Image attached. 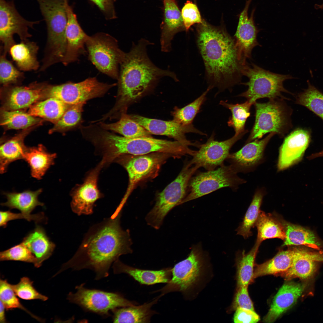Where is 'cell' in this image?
I'll return each instance as SVG.
<instances>
[{"label":"cell","instance_id":"cell-15","mask_svg":"<svg viewBox=\"0 0 323 323\" xmlns=\"http://www.w3.org/2000/svg\"><path fill=\"white\" fill-rule=\"evenodd\" d=\"M248 132L235 135L225 140H214L213 133L207 141L199 145V150L196 151L192 159L188 162L191 165L203 167L208 170H213L223 164L229 154L230 150L234 144Z\"/></svg>","mask_w":323,"mask_h":323},{"label":"cell","instance_id":"cell-21","mask_svg":"<svg viewBox=\"0 0 323 323\" xmlns=\"http://www.w3.org/2000/svg\"><path fill=\"white\" fill-rule=\"evenodd\" d=\"M310 140L309 132L302 129L294 130L287 137L280 149L278 170H284L298 161L307 148Z\"/></svg>","mask_w":323,"mask_h":323},{"label":"cell","instance_id":"cell-55","mask_svg":"<svg viewBox=\"0 0 323 323\" xmlns=\"http://www.w3.org/2000/svg\"><path fill=\"white\" fill-rule=\"evenodd\" d=\"M5 310L6 308L1 301L0 303V322L4 323L6 322L5 317Z\"/></svg>","mask_w":323,"mask_h":323},{"label":"cell","instance_id":"cell-11","mask_svg":"<svg viewBox=\"0 0 323 323\" xmlns=\"http://www.w3.org/2000/svg\"><path fill=\"white\" fill-rule=\"evenodd\" d=\"M84 285L83 283L76 286V292H70L67 299L86 311L107 317L110 315V311L117 308L134 305L117 293L88 289Z\"/></svg>","mask_w":323,"mask_h":323},{"label":"cell","instance_id":"cell-17","mask_svg":"<svg viewBox=\"0 0 323 323\" xmlns=\"http://www.w3.org/2000/svg\"><path fill=\"white\" fill-rule=\"evenodd\" d=\"M131 118L142 126L151 134L166 136L188 146L199 147V144L188 140L185 135L192 132L202 135L206 134L195 128L193 124L182 125L174 119L169 121L152 119L138 115H130Z\"/></svg>","mask_w":323,"mask_h":323},{"label":"cell","instance_id":"cell-33","mask_svg":"<svg viewBox=\"0 0 323 323\" xmlns=\"http://www.w3.org/2000/svg\"><path fill=\"white\" fill-rule=\"evenodd\" d=\"M70 106L55 97L38 101L29 108L28 113L55 124Z\"/></svg>","mask_w":323,"mask_h":323},{"label":"cell","instance_id":"cell-42","mask_svg":"<svg viewBox=\"0 0 323 323\" xmlns=\"http://www.w3.org/2000/svg\"><path fill=\"white\" fill-rule=\"evenodd\" d=\"M260 245L256 242L248 253L246 254L244 251L243 252L238 264L237 282L238 286H248L253 280L254 262Z\"/></svg>","mask_w":323,"mask_h":323},{"label":"cell","instance_id":"cell-29","mask_svg":"<svg viewBox=\"0 0 323 323\" xmlns=\"http://www.w3.org/2000/svg\"><path fill=\"white\" fill-rule=\"evenodd\" d=\"M292 249L293 257L291 266L278 275L287 280L295 278L304 279L310 277L316 271V262L307 255L305 249L297 247Z\"/></svg>","mask_w":323,"mask_h":323},{"label":"cell","instance_id":"cell-48","mask_svg":"<svg viewBox=\"0 0 323 323\" xmlns=\"http://www.w3.org/2000/svg\"><path fill=\"white\" fill-rule=\"evenodd\" d=\"M12 286L16 295L22 299H37L45 301L48 299L47 296L40 293L35 289L33 282L27 277L21 278L18 283Z\"/></svg>","mask_w":323,"mask_h":323},{"label":"cell","instance_id":"cell-19","mask_svg":"<svg viewBox=\"0 0 323 323\" xmlns=\"http://www.w3.org/2000/svg\"><path fill=\"white\" fill-rule=\"evenodd\" d=\"M252 0H247L245 7L240 14L234 39L240 58L246 62L247 58L251 57L252 49L259 45L257 36L259 30L255 26L254 20L255 9H253L249 17L248 10Z\"/></svg>","mask_w":323,"mask_h":323},{"label":"cell","instance_id":"cell-41","mask_svg":"<svg viewBox=\"0 0 323 323\" xmlns=\"http://www.w3.org/2000/svg\"><path fill=\"white\" fill-rule=\"evenodd\" d=\"M307 88L299 94L296 103L311 111L323 120V94L307 81Z\"/></svg>","mask_w":323,"mask_h":323},{"label":"cell","instance_id":"cell-26","mask_svg":"<svg viewBox=\"0 0 323 323\" xmlns=\"http://www.w3.org/2000/svg\"><path fill=\"white\" fill-rule=\"evenodd\" d=\"M22 242L36 258V268L40 267L51 256L55 247L44 229L38 225L24 238Z\"/></svg>","mask_w":323,"mask_h":323},{"label":"cell","instance_id":"cell-52","mask_svg":"<svg viewBox=\"0 0 323 323\" xmlns=\"http://www.w3.org/2000/svg\"><path fill=\"white\" fill-rule=\"evenodd\" d=\"M248 286H239L233 304L234 309L240 307L254 310L253 305L248 292Z\"/></svg>","mask_w":323,"mask_h":323},{"label":"cell","instance_id":"cell-32","mask_svg":"<svg viewBox=\"0 0 323 323\" xmlns=\"http://www.w3.org/2000/svg\"><path fill=\"white\" fill-rule=\"evenodd\" d=\"M42 192V189H40L35 191L28 190L21 192H4L3 194L7 201L1 205L10 209H18L22 213L30 214L36 206H44V204L38 198Z\"/></svg>","mask_w":323,"mask_h":323},{"label":"cell","instance_id":"cell-10","mask_svg":"<svg viewBox=\"0 0 323 323\" xmlns=\"http://www.w3.org/2000/svg\"><path fill=\"white\" fill-rule=\"evenodd\" d=\"M238 172L232 164H223L216 169L198 173L190 179L188 188L189 193L180 205L222 188H237L243 182L237 176Z\"/></svg>","mask_w":323,"mask_h":323},{"label":"cell","instance_id":"cell-46","mask_svg":"<svg viewBox=\"0 0 323 323\" xmlns=\"http://www.w3.org/2000/svg\"><path fill=\"white\" fill-rule=\"evenodd\" d=\"M12 287V284L6 280H0V301L4 306L6 310L18 308L26 312L31 317L40 322L43 321L40 318L36 316L27 310L20 302Z\"/></svg>","mask_w":323,"mask_h":323},{"label":"cell","instance_id":"cell-37","mask_svg":"<svg viewBox=\"0 0 323 323\" xmlns=\"http://www.w3.org/2000/svg\"><path fill=\"white\" fill-rule=\"evenodd\" d=\"M258 230L256 243L260 244L263 240L278 238L284 240L285 234L284 227L280 220L270 214L260 211L256 223Z\"/></svg>","mask_w":323,"mask_h":323},{"label":"cell","instance_id":"cell-39","mask_svg":"<svg viewBox=\"0 0 323 323\" xmlns=\"http://www.w3.org/2000/svg\"><path fill=\"white\" fill-rule=\"evenodd\" d=\"M42 120L20 110L5 109L1 113L0 124L8 129H25L40 124Z\"/></svg>","mask_w":323,"mask_h":323},{"label":"cell","instance_id":"cell-24","mask_svg":"<svg viewBox=\"0 0 323 323\" xmlns=\"http://www.w3.org/2000/svg\"><path fill=\"white\" fill-rule=\"evenodd\" d=\"M45 85L34 84L29 86H16L9 90L5 106L10 110L30 107L45 97Z\"/></svg>","mask_w":323,"mask_h":323},{"label":"cell","instance_id":"cell-12","mask_svg":"<svg viewBox=\"0 0 323 323\" xmlns=\"http://www.w3.org/2000/svg\"><path fill=\"white\" fill-rule=\"evenodd\" d=\"M116 85V83L109 84L100 82L96 77H89L78 83L46 85L45 96L46 98H56L71 106L100 97Z\"/></svg>","mask_w":323,"mask_h":323},{"label":"cell","instance_id":"cell-1","mask_svg":"<svg viewBox=\"0 0 323 323\" xmlns=\"http://www.w3.org/2000/svg\"><path fill=\"white\" fill-rule=\"evenodd\" d=\"M121 211L92 226L74 256L55 275L71 268L93 270L96 280L107 277L112 263L121 255L132 252L129 230H123L121 226Z\"/></svg>","mask_w":323,"mask_h":323},{"label":"cell","instance_id":"cell-20","mask_svg":"<svg viewBox=\"0 0 323 323\" xmlns=\"http://www.w3.org/2000/svg\"><path fill=\"white\" fill-rule=\"evenodd\" d=\"M65 5L67 16V47L62 63L66 65L77 61L81 55L87 52L85 46L89 36L82 29L68 1L65 2Z\"/></svg>","mask_w":323,"mask_h":323},{"label":"cell","instance_id":"cell-54","mask_svg":"<svg viewBox=\"0 0 323 323\" xmlns=\"http://www.w3.org/2000/svg\"><path fill=\"white\" fill-rule=\"evenodd\" d=\"M99 8L107 19L116 18L114 3L115 0H90Z\"/></svg>","mask_w":323,"mask_h":323},{"label":"cell","instance_id":"cell-13","mask_svg":"<svg viewBox=\"0 0 323 323\" xmlns=\"http://www.w3.org/2000/svg\"><path fill=\"white\" fill-rule=\"evenodd\" d=\"M170 154L160 153L133 156L125 155L115 160L127 170L129 182L127 191L121 203L124 204L136 186L141 182L156 176L161 166Z\"/></svg>","mask_w":323,"mask_h":323},{"label":"cell","instance_id":"cell-27","mask_svg":"<svg viewBox=\"0 0 323 323\" xmlns=\"http://www.w3.org/2000/svg\"><path fill=\"white\" fill-rule=\"evenodd\" d=\"M115 274H127L139 283L150 285L159 283H168L170 280V271L143 270L127 265L119 259L113 263L112 266Z\"/></svg>","mask_w":323,"mask_h":323},{"label":"cell","instance_id":"cell-14","mask_svg":"<svg viewBox=\"0 0 323 323\" xmlns=\"http://www.w3.org/2000/svg\"><path fill=\"white\" fill-rule=\"evenodd\" d=\"M41 21H31L22 17L16 9L14 0H0V40L2 46L1 51L7 54L15 44L13 36L17 34L21 41L28 40L31 35L29 28H33Z\"/></svg>","mask_w":323,"mask_h":323},{"label":"cell","instance_id":"cell-47","mask_svg":"<svg viewBox=\"0 0 323 323\" xmlns=\"http://www.w3.org/2000/svg\"><path fill=\"white\" fill-rule=\"evenodd\" d=\"M1 261L13 260L33 263L36 267L37 260L36 258L24 243L15 246L0 253Z\"/></svg>","mask_w":323,"mask_h":323},{"label":"cell","instance_id":"cell-43","mask_svg":"<svg viewBox=\"0 0 323 323\" xmlns=\"http://www.w3.org/2000/svg\"><path fill=\"white\" fill-rule=\"evenodd\" d=\"M263 194L261 191L259 190L256 192L243 221L237 229V234L242 236L245 238H247L252 234L251 230L255 225L258 218Z\"/></svg>","mask_w":323,"mask_h":323},{"label":"cell","instance_id":"cell-6","mask_svg":"<svg viewBox=\"0 0 323 323\" xmlns=\"http://www.w3.org/2000/svg\"><path fill=\"white\" fill-rule=\"evenodd\" d=\"M198 168L187 162L176 178L158 194L154 206L145 217L148 225L156 229L161 227L167 214L186 197L190 179Z\"/></svg>","mask_w":323,"mask_h":323},{"label":"cell","instance_id":"cell-3","mask_svg":"<svg viewBox=\"0 0 323 323\" xmlns=\"http://www.w3.org/2000/svg\"><path fill=\"white\" fill-rule=\"evenodd\" d=\"M153 44L141 38L135 44L132 43L129 52L120 65L117 100L108 112L115 117L126 111L128 106L151 88L160 79L169 77L177 81L175 73L169 69H161L155 65L148 57L147 47Z\"/></svg>","mask_w":323,"mask_h":323},{"label":"cell","instance_id":"cell-38","mask_svg":"<svg viewBox=\"0 0 323 323\" xmlns=\"http://www.w3.org/2000/svg\"><path fill=\"white\" fill-rule=\"evenodd\" d=\"M24 135H19L3 143L0 148V171L1 173L5 172L11 163L15 161L24 159L25 154L28 148L24 144Z\"/></svg>","mask_w":323,"mask_h":323},{"label":"cell","instance_id":"cell-8","mask_svg":"<svg viewBox=\"0 0 323 323\" xmlns=\"http://www.w3.org/2000/svg\"><path fill=\"white\" fill-rule=\"evenodd\" d=\"M86 46L89 60L100 72L117 80L119 66L126 53L119 47L117 41L109 34L99 33L90 36Z\"/></svg>","mask_w":323,"mask_h":323},{"label":"cell","instance_id":"cell-25","mask_svg":"<svg viewBox=\"0 0 323 323\" xmlns=\"http://www.w3.org/2000/svg\"><path fill=\"white\" fill-rule=\"evenodd\" d=\"M275 134L270 133L263 139L249 143L238 151L230 154L226 159L239 171L242 167L252 166L261 159L264 149Z\"/></svg>","mask_w":323,"mask_h":323},{"label":"cell","instance_id":"cell-18","mask_svg":"<svg viewBox=\"0 0 323 323\" xmlns=\"http://www.w3.org/2000/svg\"><path fill=\"white\" fill-rule=\"evenodd\" d=\"M201 249L199 245L193 247L188 257L174 266L171 270L172 278L164 287L165 292L176 288L180 290H185L195 281L200 271Z\"/></svg>","mask_w":323,"mask_h":323},{"label":"cell","instance_id":"cell-9","mask_svg":"<svg viewBox=\"0 0 323 323\" xmlns=\"http://www.w3.org/2000/svg\"><path fill=\"white\" fill-rule=\"evenodd\" d=\"M47 27L45 50L54 56L63 54L67 47V16L64 0H36Z\"/></svg>","mask_w":323,"mask_h":323},{"label":"cell","instance_id":"cell-45","mask_svg":"<svg viewBox=\"0 0 323 323\" xmlns=\"http://www.w3.org/2000/svg\"><path fill=\"white\" fill-rule=\"evenodd\" d=\"M86 102L70 106L50 129V133L67 130L76 126L81 121L83 107Z\"/></svg>","mask_w":323,"mask_h":323},{"label":"cell","instance_id":"cell-51","mask_svg":"<svg viewBox=\"0 0 323 323\" xmlns=\"http://www.w3.org/2000/svg\"><path fill=\"white\" fill-rule=\"evenodd\" d=\"M0 226L5 228L8 222L11 220L17 219H24L28 221L33 220L36 223L41 222L45 220V217L43 212L31 214L21 212L15 213L10 211H1Z\"/></svg>","mask_w":323,"mask_h":323},{"label":"cell","instance_id":"cell-35","mask_svg":"<svg viewBox=\"0 0 323 323\" xmlns=\"http://www.w3.org/2000/svg\"><path fill=\"white\" fill-rule=\"evenodd\" d=\"M292 249L279 251L271 259L257 265L253 278L267 275H278L285 272L291 266L293 260Z\"/></svg>","mask_w":323,"mask_h":323},{"label":"cell","instance_id":"cell-28","mask_svg":"<svg viewBox=\"0 0 323 323\" xmlns=\"http://www.w3.org/2000/svg\"><path fill=\"white\" fill-rule=\"evenodd\" d=\"M39 47L36 44L27 40L15 44L9 52L18 67L22 71L36 70L39 67L37 59Z\"/></svg>","mask_w":323,"mask_h":323},{"label":"cell","instance_id":"cell-30","mask_svg":"<svg viewBox=\"0 0 323 323\" xmlns=\"http://www.w3.org/2000/svg\"><path fill=\"white\" fill-rule=\"evenodd\" d=\"M55 153H51L42 145L28 148L24 159L29 165L32 176L40 179L49 168L54 164L56 157Z\"/></svg>","mask_w":323,"mask_h":323},{"label":"cell","instance_id":"cell-44","mask_svg":"<svg viewBox=\"0 0 323 323\" xmlns=\"http://www.w3.org/2000/svg\"><path fill=\"white\" fill-rule=\"evenodd\" d=\"M212 88L209 86L205 92L193 102L182 108H175L173 112V119L183 126L192 124L194 119L206 100L208 93Z\"/></svg>","mask_w":323,"mask_h":323},{"label":"cell","instance_id":"cell-4","mask_svg":"<svg viewBox=\"0 0 323 323\" xmlns=\"http://www.w3.org/2000/svg\"><path fill=\"white\" fill-rule=\"evenodd\" d=\"M96 141L99 152L108 163L125 155L137 156L160 153L180 158L187 155L192 156L194 151L188 146L177 141L158 139L152 137L128 138L116 135L104 129L98 132Z\"/></svg>","mask_w":323,"mask_h":323},{"label":"cell","instance_id":"cell-50","mask_svg":"<svg viewBox=\"0 0 323 323\" xmlns=\"http://www.w3.org/2000/svg\"><path fill=\"white\" fill-rule=\"evenodd\" d=\"M185 30L187 31L193 25L202 23L203 20L196 5L188 0L185 3L181 12Z\"/></svg>","mask_w":323,"mask_h":323},{"label":"cell","instance_id":"cell-34","mask_svg":"<svg viewBox=\"0 0 323 323\" xmlns=\"http://www.w3.org/2000/svg\"><path fill=\"white\" fill-rule=\"evenodd\" d=\"M102 129L118 133L128 138L152 137L151 134L142 126L133 120L126 112H122L118 121L106 124L97 123Z\"/></svg>","mask_w":323,"mask_h":323},{"label":"cell","instance_id":"cell-31","mask_svg":"<svg viewBox=\"0 0 323 323\" xmlns=\"http://www.w3.org/2000/svg\"><path fill=\"white\" fill-rule=\"evenodd\" d=\"M280 220L284 227L286 235L282 247L305 245L317 248L321 246V243L310 230L284 220Z\"/></svg>","mask_w":323,"mask_h":323},{"label":"cell","instance_id":"cell-53","mask_svg":"<svg viewBox=\"0 0 323 323\" xmlns=\"http://www.w3.org/2000/svg\"><path fill=\"white\" fill-rule=\"evenodd\" d=\"M260 320L259 316L254 310L240 307L236 309L233 318L236 323H256Z\"/></svg>","mask_w":323,"mask_h":323},{"label":"cell","instance_id":"cell-5","mask_svg":"<svg viewBox=\"0 0 323 323\" xmlns=\"http://www.w3.org/2000/svg\"><path fill=\"white\" fill-rule=\"evenodd\" d=\"M243 75L249 79L248 82L242 83L248 86V89L239 95L246 98L254 104L258 99L267 98L271 99H287L282 92L290 93L284 87V81L294 78L289 74L275 73L266 70L254 63L244 65Z\"/></svg>","mask_w":323,"mask_h":323},{"label":"cell","instance_id":"cell-16","mask_svg":"<svg viewBox=\"0 0 323 323\" xmlns=\"http://www.w3.org/2000/svg\"><path fill=\"white\" fill-rule=\"evenodd\" d=\"M105 165L102 160L89 173L83 183L76 186L71 192V209L78 215L92 214L95 203L103 197L98 188L97 181L100 171Z\"/></svg>","mask_w":323,"mask_h":323},{"label":"cell","instance_id":"cell-22","mask_svg":"<svg viewBox=\"0 0 323 323\" xmlns=\"http://www.w3.org/2000/svg\"><path fill=\"white\" fill-rule=\"evenodd\" d=\"M163 16L160 25L161 49L165 52L171 50V41L175 35L185 30L181 13L176 0H163Z\"/></svg>","mask_w":323,"mask_h":323},{"label":"cell","instance_id":"cell-36","mask_svg":"<svg viewBox=\"0 0 323 323\" xmlns=\"http://www.w3.org/2000/svg\"><path fill=\"white\" fill-rule=\"evenodd\" d=\"M155 301L139 306L134 305L113 310L112 321L115 323H146L150 321L153 312L151 307Z\"/></svg>","mask_w":323,"mask_h":323},{"label":"cell","instance_id":"cell-23","mask_svg":"<svg viewBox=\"0 0 323 323\" xmlns=\"http://www.w3.org/2000/svg\"><path fill=\"white\" fill-rule=\"evenodd\" d=\"M304 288L303 284L287 280L274 297L269 311L264 318L263 321L273 322L292 307L302 294Z\"/></svg>","mask_w":323,"mask_h":323},{"label":"cell","instance_id":"cell-40","mask_svg":"<svg viewBox=\"0 0 323 323\" xmlns=\"http://www.w3.org/2000/svg\"><path fill=\"white\" fill-rule=\"evenodd\" d=\"M220 104L231 111V116L227 124L228 126L234 129L235 135H238L245 131V123L250 115V110L252 104L248 100L243 103L235 104L221 100Z\"/></svg>","mask_w":323,"mask_h":323},{"label":"cell","instance_id":"cell-2","mask_svg":"<svg viewBox=\"0 0 323 323\" xmlns=\"http://www.w3.org/2000/svg\"><path fill=\"white\" fill-rule=\"evenodd\" d=\"M197 43L210 85L220 91L240 81L244 63L239 58L234 38L224 29L203 21L197 28Z\"/></svg>","mask_w":323,"mask_h":323},{"label":"cell","instance_id":"cell-7","mask_svg":"<svg viewBox=\"0 0 323 323\" xmlns=\"http://www.w3.org/2000/svg\"><path fill=\"white\" fill-rule=\"evenodd\" d=\"M282 99H271L264 103L255 102V121L247 142L260 139L268 133L283 137L291 127V110Z\"/></svg>","mask_w":323,"mask_h":323},{"label":"cell","instance_id":"cell-49","mask_svg":"<svg viewBox=\"0 0 323 323\" xmlns=\"http://www.w3.org/2000/svg\"><path fill=\"white\" fill-rule=\"evenodd\" d=\"M0 82L4 85L15 83L22 79L24 74L16 69L6 58L7 54L1 52Z\"/></svg>","mask_w":323,"mask_h":323}]
</instances>
